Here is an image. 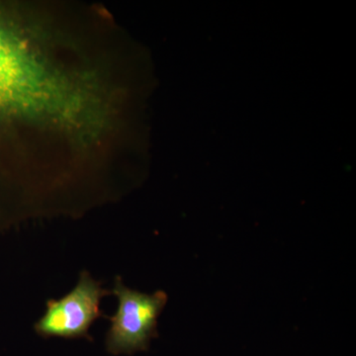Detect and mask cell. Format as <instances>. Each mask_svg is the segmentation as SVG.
<instances>
[{"mask_svg": "<svg viewBox=\"0 0 356 356\" xmlns=\"http://www.w3.org/2000/svg\"><path fill=\"white\" fill-rule=\"evenodd\" d=\"M30 36L13 6L0 2V189L13 181L21 128L39 124L90 136L106 121L95 84L56 65Z\"/></svg>", "mask_w": 356, "mask_h": 356, "instance_id": "cell-1", "label": "cell"}, {"mask_svg": "<svg viewBox=\"0 0 356 356\" xmlns=\"http://www.w3.org/2000/svg\"><path fill=\"white\" fill-rule=\"evenodd\" d=\"M113 294L118 308L110 318L105 339L107 351L130 355L149 350L152 339L158 337V320L168 303V294L161 290L146 294L131 289L120 276L115 278Z\"/></svg>", "mask_w": 356, "mask_h": 356, "instance_id": "cell-2", "label": "cell"}, {"mask_svg": "<svg viewBox=\"0 0 356 356\" xmlns=\"http://www.w3.org/2000/svg\"><path fill=\"white\" fill-rule=\"evenodd\" d=\"M111 294L93 280L88 271L79 275L76 287L60 299L48 300L43 317L34 325L40 337L67 339H91L89 330L97 318H105L100 303Z\"/></svg>", "mask_w": 356, "mask_h": 356, "instance_id": "cell-3", "label": "cell"}]
</instances>
